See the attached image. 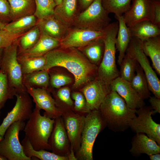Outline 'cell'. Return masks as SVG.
I'll list each match as a JSON object with an SVG mask.
<instances>
[{
	"mask_svg": "<svg viewBox=\"0 0 160 160\" xmlns=\"http://www.w3.org/2000/svg\"><path fill=\"white\" fill-rule=\"evenodd\" d=\"M149 158L151 160H160V153H156L152 154L148 156Z\"/></svg>",
	"mask_w": 160,
	"mask_h": 160,
	"instance_id": "46",
	"label": "cell"
},
{
	"mask_svg": "<svg viewBox=\"0 0 160 160\" xmlns=\"http://www.w3.org/2000/svg\"><path fill=\"white\" fill-rule=\"evenodd\" d=\"M129 28L132 37L138 39L141 41L160 35V27L150 20L140 22Z\"/></svg>",
	"mask_w": 160,
	"mask_h": 160,
	"instance_id": "26",
	"label": "cell"
},
{
	"mask_svg": "<svg viewBox=\"0 0 160 160\" xmlns=\"http://www.w3.org/2000/svg\"><path fill=\"white\" fill-rule=\"evenodd\" d=\"M36 25L39 28L41 34L60 41L66 36L71 28L63 23L54 13L38 19Z\"/></svg>",
	"mask_w": 160,
	"mask_h": 160,
	"instance_id": "19",
	"label": "cell"
},
{
	"mask_svg": "<svg viewBox=\"0 0 160 160\" xmlns=\"http://www.w3.org/2000/svg\"><path fill=\"white\" fill-rule=\"evenodd\" d=\"M126 53L137 62L145 75L149 91L154 96L160 98V81L143 51L141 41L138 39L132 37Z\"/></svg>",
	"mask_w": 160,
	"mask_h": 160,
	"instance_id": "9",
	"label": "cell"
},
{
	"mask_svg": "<svg viewBox=\"0 0 160 160\" xmlns=\"http://www.w3.org/2000/svg\"><path fill=\"white\" fill-rule=\"evenodd\" d=\"M12 21L11 10L7 0H0V22L5 25Z\"/></svg>",
	"mask_w": 160,
	"mask_h": 160,
	"instance_id": "42",
	"label": "cell"
},
{
	"mask_svg": "<svg viewBox=\"0 0 160 160\" xmlns=\"http://www.w3.org/2000/svg\"><path fill=\"white\" fill-rule=\"evenodd\" d=\"M79 9L82 11L88 7L94 0H77Z\"/></svg>",
	"mask_w": 160,
	"mask_h": 160,
	"instance_id": "45",
	"label": "cell"
},
{
	"mask_svg": "<svg viewBox=\"0 0 160 160\" xmlns=\"http://www.w3.org/2000/svg\"><path fill=\"white\" fill-rule=\"evenodd\" d=\"M36 9L34 15L38 19H41L54 13L56 5L55 0H35Z\"/></svg>",
	"mask_w": 160,
	"mask_h": 160,
	"instance_id": "37",
	"label": "cell"
},
{
	"mask_svg": "<svg viewBox=\"0 0 160 160\" xmlns=\"http://www.w3.org/2000/svg\"><path fill=\"white\" fill-rule=\"evenodd\" d=\"M4 48L0 49V69L1 68Z\"/></svg>",
	"mask_w": 160,
	"mask_h": 160,
	"instance_id": "47",
	"label": "cell"
},
{
	"mask_svg": "<svg viewBox=\"0 0 160 160\" xmlns=\"http://www.w3.org/2000/svg\"><path fill=\"white\" fill-rule=\"evenodd\" d=\"M132 0H102V5L108 13L122 15L129 9Z\"/></svg>",
	"mask_w": 160,
	"mask_h": 160,
	"instance_id": "36",
	"label": "cell"
},
{
	"mask_svg": "<svg viewBox=\"0 0 160 160\" xmlns=\"http://www.w3.org/2000/svg\"><path fill=\"white\" fill-rule=\"evenodd\" d=\"M77 0H62L55 7V15L68 27H73L75 19L79 13Z\"/></svg>",
	"mask_w": 160,
	"mask_h": 160,
	"instance_id": "21",
	"label": "cell"
},
{
	"mask_svg": "<svg viewBox=\"0 0 160 160\" xmlns=\"http://www.w3.org/2000/svg\"><path fill=\"white\" fill-rule=\"evenodd\" d=\"M48 143L52 152L60 156H67L69 160L75 154L71 148L61 116L55 119Z\"/></svg>",
	"mask_w": 160,
	"mask_h": 160,
	"instance_id": "13",
	"label": "cell"
},
{
	"mask_svg": "<svg viewBox=\"0 0 160 160\" xmlns=\"http://www.w3.org/2000/svg\"><path fill=\"white\" fill-rule=\"evenodd\" d=\"M131 154L135 157L140 156L142 153L148 156L160 153V146L156 142L143 133H136L132 141Z\"/></svg>",
	"mask_w": 160,
	"mask_h": 160,
	"instance_id": "20",
	"label": "cell"
},
{
	"mask_svg": "<svg viewBox=\"0 0 160 160\" xmlns=\"http://www.w3.org/2000/svg\"><path fill=\"white\" fill-rule=\"evenodd\" d=\"M152 111L151 106L144 105L137 109L136 113L138 116L131 121L129 127L136 133H145L160 145V124L152 119Z\"/></svg>",
	"mask_w": 160,
	"mask_h": 160,
	"instance_id": "12",
	"label": "cell"
},
{
	"mask_svg": "<svg viewBox=\"0 0 160 160\" xmlns=\"http://www.w3.org/2000/svg\"><path fill=\"white\" fill-rule=\"evenodd\" d=\"M21 143L25 155L32 159V157H34L41 160H69L67 156H60L45 150H36L34 149L30 141L25 137Z\"/></svg>",
	"mask_w": 160,
	"mask_h": 160,
	"instance_id": "28",
	"label": "cell"
},
{
	"mask_svg": "<svg viewBox=\"0 0 160 160\" xmlns=\"http://www.w3.org/2000/svg\"><path fill=\"white\" fill-rule=\"evenodd\" d=\"M40 35V31L36 25L20 36L17 40V54L32 47L38 41Z\"/></svg>",
	"mask_w": 160,
	"mask_h": 160,
	"instance_id": "32",
	"label": "cell"
},
{
	"mask_svg": "<svg viewBox=\"0 0 160 160\" xmlns=\"http://www.w3.org/2000/svg\"><path fill=\"white\" fill-rule=\"evenodd\" d=\"M48 71L50 76V84L53 88H59L72 81L71 79L67 76L49 70Z\"/></svg>",
	"mask_w": 160,
	"mask_h": 160,
	"instance_id": "40",
	"label": "cell"
},
{
	"mask_svg": "<svg viewBox=\"0 0 160 160\" xmlns=\"http://www.w3.org/2000/svg\"><path fill=\"white\" fill-rule=\"evenodd\" d=\"M62 1V0H55L56 6L59 4Z\"/></svg>",
	"mask_w": 160,
	"mask_h": 160,
	"instance_id": "49",
	"label": "cell"
},
{
	"mask_svg": "<svg viewBox=\"0 0 160 160\" xmlns=\"http://www.w3.org/2000/svg\"><path fill=\"white\" fill-rule=\"evenodd\" d=\"M110 87L111 90L116 92L130 108L135 110L144 105V100L132 87L129 82L119 76L111 83Z\"/></svg>",
	"mask_w": 160,
	"mask_h": 160,
	"instance_id": "18",
	"label": "cell"
},
{
	"mask_svg": "<svg viewBox=\"0 0 160 160\" xmlns=\"http://www.w3.org/2000/svg\"><path fill=\"white\" fill-rule=\"evenodd\" d=\"M0 160H7L4 157L0 155Z\"/></svg>",
	"mask_w": 160,
	"mask_h": 160,
	"instance_id": "50",
	"label": "cell"
},
{
	"mask_svg": "<svg viewBox=\"0 0 160 160\" xmlns=\"http://www.w3.org/2000/svg\"><path fill=\"white\" fill-rule=\"evenodd\" d=\"M106 127L98 109L90 111L85 116L80 146L75 153L77 160H93V148L98 134Z\"/></svg>",
	"mask_w": 160,
	"mask_h": 160,
	"instance_id": "5",
	"label": "cell"
},
{
	"mask_svg": "<svg viewBox=\"0 0 160 160\" xmlns=\"http://www.w3.org/2000/svg\"><path fill=\"white\" fill-rule=\"evenodd\" d=\"M115 17L118 23L119 28L115 45L119 52L117 62L120 65L126 54L132 36L129 28L125 23L122 15H115Z\"/></svg>",
	"mask_w": 160,
	"mask_h": 160,
	"instance_id": "22",
	"label": "cell"
},
{
	"mask_svg": "<svg viewBox=\"0 0 160 160\" xmlns=\"http://www.w3.org/2000/svg\"><path fill=\"white\" fill-rule=\"evenodd\" d=\"M90 61L95 65L102 60L104 49V44L102 37L97 39L86 46L79 48Z\"/></svg>",
	"mask_w": 160,
	"mask_h": 160,
	"instance_id": "31",
	"label": "cell"
},
{
	"mask_svg": "<svg viewBox=\"0 0 160 160\" xmlns=\"http://www.w3.org/2000/svg\"><path fill=\"white\" fill-rule=\"evenodd\" d=\"M129 82L132 87L143 100L150 97V91L147 79L139 64L136 69L135 75Z\"/></svg>",
	"mask_w": 160,
	"mask_h": 160,
	"instance_id": "33",
	"label": "cell"
},
{
	"mask_svg": "<svg viewBox=\"0 0 160 160\" xmlns=\"http://www.w3.org/2000/svg\"><path fill=\"white\" fill-rule=\"evenodd\" d=\"M16 101L14 107L8 112L0 125V141L8 128L14 122H24L28 120L33 111L32 101L26 91L17 92Z\"/></svg>",
	"mask_w": 160,
	"mask_h": 160,
	"instance_id": "10",
	"label": "cell"
},
{
	"mask_svg": "<svg viewBox=\"0 0 160 160\" xmlns=\"http://www.w3.org/2000/svg\"><path fill=\"white\" fill-rule=\"evenodd\" d=\"M118 28L117 21L111 23L103 31L102 38L104 44V52L98 68L97 77L108 84L119 76V71L116 63L115 45Z\"/></svg>",
	"mask_w": 160,
	"mask_h": 160,
	"instance_id": "3",
	"label": "cell"
},
{
	"mask_svg": "<svg viewBox=\"0 0 160 160\" xmlns=\"http://www.w3.org/2000/svg\"><path fill=\"white\" fill-rule=\"evenodd\" d=\"M17 59L23 76L35 71L42 70L46 62L44 55L33 57L17 55Z\"/></svg>",
	"mask_w": 160,
	"mask_h": 160,
	"instance_id": "29",
	"label": "cell"
},
{
	"mask_svg": "<svg viewBox=\"0 0 160 160\" xmlns=\"http://www.w3.org/2000/svg\"><path fill=\"white\" fill-rule=\"evenodd\" d=\"M71 97L74 100V111L85 116L90 111L87 107L86 100L83 94L79 92H74L71 94Z\"/></svg>",
	"mask_w": 160,
	"mask_h": 160,
	"instance_id": "39",
	"label": "cell"
},
{
	"mask_svg": "<svg viewBox=\"0 0 160 160\" xmlns=\"http://www.w3.org/2000/svg\"><path fill=\"white\" fill-rule=\"evenodd\" d=\"M143 51L150 57L152 66L160 75V36L150 38L141 41Z\"/></svg>",
	"mask_w": 160,
	"mask_h": 160,
	"instance_id": "24",
	"label": "cell"
},
{
	"mask_svg": "<svg viewBox=\"0 0 160 160\" xmlns=\"http://www.w3.org/2000/svg\"><path fill=\"white\" fill-rule=\"evenodd\" d=\"M138 63L134 58L126 53L119 66V76L130 82L135 75Z\"/></svg>",
	"mask_w": 160,
	"mask_h": 160,
	"instance_id": "35",
	"label": "cell"
},
{
	"mask_svg": "<svg viewBox=\"0 0 160 160\" xmlns=\"http://www.w3.org/2000/svg\"><path fill=\"white\" fill-rule=\"evenodd\" d=\"M5 24L0 22V29H4Z\"/></svg>",
	"mask_w": 160,
	"mask_h": 160,
	"instance_id": "48",
	"label": "cell"
},
{
	"mask_svg": "<svg viewBox=\"0 0 160 160\" xmlns=\"http://www.w3.org/2000/svg\"><path fill=\"white\" fill-rule=\"evenodd\" d=\"M60 46L59 40L46 35L41 34L38 41L32 47L17 55L33 57L42 56Z\"/></svg>",
	"mask_w": 160,
	"mask_h": 160,
	"instance_id": "23",
	"label": "cell"
},
{
	"mask_svg": "<svg viewBox=\"0 0 160 160\" xmlns=\"http://www.w3.org/2000/svg\"><path fill=\"white\" fill-rule=\"evenodd\" d=\"M38 19L34 15L24 17L6 24L4 29L13 34L24 33L36 26Z\"/></svg>",
	"mask_w": 160,
	"mask_h": 160,
	"instance_id": "30",
	"label": "cell"
},
{
	"mask_svg": "<svg viewBox=\"0 0 160 160\" xmlns=\"http://www.w3.org/2000/svg\"><path fill=\"white\" fill-rule=\"evenodd\" d=\"M17 91L9 83L6 75L0 69V116L7 101L14 98Z\"/></svg>",
	"mask_w": 160,
	"mask_h": 160,
	"instance_id": "34",
	"label": "cell"
},
{
	"mask_svg": "<svg viewBox=\"0 0 160 160\" xmlns=\"http://www.w3.org/2000/svg\"><path fill=\"white\" fill-rule=\"evenodd\" d=\"M103 31L71 27L66 36L60 41V48H80L102 37Z\"/></svg>",
	"mask_w": 160,
	"mask_h": 160,
	"instance_id": "15",
	"label": "cell"
},
{
	"mask_svg": "<svg viewBox=\"0 0 160 160\" xmlns=\"http://www.w3.org/2000/svg\"><path fill=\"white\" fill-rule=\"evenodd\" d=\"M151 0H132L130 7L123 15L129 28L140 22L151 21Z\"/></svg>",
	"mask_w": 160,
	"mask_h": 160,
	"instance_id": "17",
	"label": "cell"
},
{
	"mask_svg": "<svg viewBox=\"0 0 160 160\" xmlns=\"http://www.w3.org/2000/svg\"><path fill=\"white\" fill-rule=\"evenodd\" d=\"M25 124L17 121L12 123L6 131L0 141V155L8 160H31L25 154L20 142V132L23 130Z\"/></svg>",
	"mask_w": 160,
	"mask_h": 160,
	"instance_id": "8",
	"label": "cell"
},
{
	"mask_svg": "<svg viewBox=\"0 0 160 160\" xmlns=\"http://www.w3.org/2000/svg\"><path fill=\"white\" fill-rule=\"evenodd\" d=\"M17 40L4 48L0 68L6 75L9 83L17 92L27 91L23 84V75L17 59Z\"/></svg>",
	"mask_w": 160,
	"mask_h": 160,
	"instance_id": "7",
	"label": "cell"
},
{
	"mask_svg": "<svg viewBox=\"0 0 160 160\" xmlns=\"http://www.w3.org/2000/svg\"><path fill=\"white\" fill-rule=\"evenodd\" d=\"M151 21L160 27V1L151 0Z\"/></svg>",
	"mask_w": 160,
	"mask_h": 160,
	"instance_id": "43",
	"label": "cell"
},
{
	"mask_svg": "<svg viewBox=\"0 0 160 160\" xmlns=\"http://www.w3.org/2000/svg\"><path fill=\"white\" fill-rule=\"evenodd\" d=\"M44 56L46 62L42 70L48 71L51 68L57 67L65 68L74 76L75 87L89 81L92 76L97 71V66L90 62L76 48H57Z\"/></svg>",
	"mask_w": 160,
	"mask_h": 160,
	"instance_id": "1",
	"label": "cell"
},
{
	"mask_svg": "<svg viewBox=\"0 0 160 160\" xmlns=\"http://www.w3.org/2000/svg\"><path fill=\"white\" fill-rule=\"evenodd\" d=\"M40 110L35 105L23 130L34 149L51 150L48 140L55 119L42 116Z\"/></svg>",
	"mask_w": 160,
	"mask_h": 160,
	"instance_id": "4",
	"label": "cell"
},
{
	"mask_svg": "<svg viewBox=\"0 0 160 160\" xmlns=\"http://www.w3.org/2000/svg\"><path fill=\"white\" fill-rule=\"evenodd\" d=\"M26 90L33 97L35 105L44 111L43 115L52 119L61 116L62 112L57 108L54 99L48 90L29 87L27 88Z\"/></svg>",
	"mask_w": 160,
	"mask_h": 160,
	"instance_id": "16",
	"label": "cell"
},
{
	"mask_svg": "<svg viewBox=\"0 0 160 160\" xmlns=\"http://www.w3.org/2000/svg\"><path fill=\"white\" fill-rule=\"evenodd\" d=\"M58 109L62 112L65 127L71 148L75 153L80 146L81 136L86 116L70 108L60 107Z\"/></svg>",
	"mask_w": 160,
	"mask_h": 160,
	"instance_id": "11",
	"label": "cell"
},
{
	"mask_svg": "<svg viewBox=\"0 0 160 160\" xmlns=\"http://www.w3.org/2000/svg\"><path fill=\"white\" fill-rule=\"evenodd\" d=\"M149 102L153 109L152 115L156 113H160V98L154 96L150 97Z\"/></svg>",
	"mask_w": 160,
	"mask_h": 160,
	"instance_id": "44",
	"label": "cell"
},
{
	"mask_svg": "<svg viewBox=\"0 0 160 160\" xmlns=\"http://www.w3.org/2000/svg\"><path fill=\"white\" fill-rule=\"evenodd\" d=\"M111 91L110 84L105 83L97 77L81 90L85 97L87 107L90 111L98 110Z\"/></svg>",
	"mask_w": 160,
	"mask_h": 160,
	"instance_id": "14",
	"label": "cell"
},
{
	"mask_svg": "<svg viewBox=\"0 0 160 160\" xmlns=\"http://www.w3.org/2000/svg\"><path fill=\"white\" fill-rule=\"evenodd\" d=\"M101 1L94 0L86 9L79 13L73 27L103 31L111 23V19L103 7Z\"/></svg>",
	"mask_w": 160,
	"mask_h": 160,
	"instance_id": "6",
	"label": "cell"
},
{
	"mask_svg": "<svg viewBox=\"0 0 160 160\" xmlns=\"http://www.w3.org/2000/svg\"><path fill=\"white\" fill-rule=\"evenodd\" d=\"M23 83L26 89L44 88L48 91L50 84L49 73L48 71L44 70L35 71L23 76Z\"/></svg>",
	"mask_w": 160,
	"mask_h": 160,
	"instance_id": "27",
	"label": "cell"
},
{
	"mask_svg": "<svg viewBox=\"0 0 160 160\" xmlns=\"http://www.w3.org/2000/svg\"><path fill=\"white\" fill-rule=\"evenodd\" d=\"M25 33L13 34L5 29H0V49L4 48L10 45Z\"/></svg>",
	"mask_w": 160,
	"mask_h": 160,
	"instance_id": "41",
	"label": "cell"
},
{
	"mask_svg": "<svg viewBox=\"0 0 160 160\" xmlns=\"http://www.w3.org/2000/svg\"><path fill=\"white\" fill-rule=\"evenodd\" d=\"M53 98L55 103L60 102L64 105V106L60 107H64L73 110L74 103L71 97L70 90L69 88L64 87L59 89L55 94H54Z\"/></svg>",
	"mask_w": 160,
	"mask_h": 160,
	"instance_id": "38",
	"label": "cell"
},
{
	"mask_svg": "<svg viewBox=\"0 0 160 160\" xmlns=\"http://www.w3.org/2000/svg\"><path fill=\"white\" fill-rule=\"evenodd\" d=\"M7 0L10 7L12 21L34 15L36 9L35 0Z\"/></svg>",
	"mask_w": 160,
	"mask_h": 160,
	"instance_id": "25",
	"label": "cell"
},
{
	"mask_svg": "<svg viewBox=\"0 0 160 160\" xmlns=\"http://www.w3.org/2000/svg\"><path fill=\"white\" fill-rule=\"evenodd\" d=\"M99 110L106 127L115 132L123 131L129 127L135 117L136 110L129 108L116 92L111 90L100 106Z\"/></svg>",
	"mask_w": 160,
	"mask_h": 160,
	"instance_id": "2",
	"label": "cell"
},
{
	"mask_svg": "<svg viewBox=\"0 0 160 160\" xmlns=\"http://www.w3.org/2000/svg\"><path fill=\"white\" fill-rule=\"evenodd\" d=\"M158 0V1H160V0Z\"/></svg>",
	"mask_w": 160,
	"mask_h": 160,
	"instance_id": "51",
	"label": "cell"
}]
</instances>
